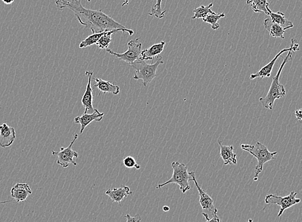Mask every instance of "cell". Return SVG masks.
Wrapping results in <instances>:
<instances>
[{
  "label": "cell",
  "mask_w": 302,
  "mask_h": 222,
  "mask_svg": "<svg viewBox=\"0 0 302 222\" xmlns=\"http://www.w3.org/2000/svg\"><path fill=\"white\" fill-rule=\"evenodd\" d=\"M56 7L60 11L68 9L73 12L78 21L86 28L91 30L92 34L111 31L116 29L123 30L129 35L134 34V30L125 28L116 21L111 16L104 13L101 9L91 10L82 6L81 0H56Z\"/></svg>",
  "instance_id": "obj_1"
},
{
  "label": "cell",
  "mask_w": 302,
  "mask_h": 222,
  "mask_svg": "<svg viewBox=\"0 0 302 222\" xmlns=\"http://www.w3.org/2000/svg\"><path fill=\"white\" fill-rule=\"evenodd\" d=\"M291 43L293 44V48L288 52V54L280 66L277 74L273 78L270 88H269L266 96L265 97H262L259 99L260 102L262 105L263 108L267 109V110H273L275 101L284 97L285 94H286V91H285L284 86L281 84L279 78L285 64L292 60V52L299 51V44L297 43L295 38L291 39Z\"/></svg>",
  "instance_id": "obj_2"
},
{
  "label": "cell",
  "mask_w": 302,
  "mask_h": 222,
  "mask_svg": "<svg viewBox=\"0 0 302 222\" xmlns=\"http://www.w3.org/2000/svg\"><path fill=\"white\" fill-rule=\"evenodd\" d=\"M241 148L252 155L257 159L258 163L255 167L254 181H257L260 173L263 171V165L269 161L275 159L277 152H271L265 145L261 143H256L254 145L242 144Z\"/></svg>",
  "instance_id": "obj_3"
},
{
  "label": "cell",
  "mask_w": 302,
  "mask_h": 222,
  "mask_svg": "<svg viewBox=\"0 0 302 222\" xmlns=\"http://www.w3.org/2000/svg\"><path fill=\"white\" fill-rule=\"evenodd\" d=\"M164 64L162 57L159 56L158 60L154 64H148L144 60H138L134 63L131 64L130 66L134 70V80H142V85L147 86L155 78L157 77V70L161 64Z\"/></svg>",
  "instance_id": "obj_4"
},
{
  "label": "cell",
  "mask_w": 302,
  "mask_h": 222,
  "mask_svg": "<svg viewBox=\"0 0 302 222\" xmlns=\"http://www.w3.org/2000/svg\"><path fill=\"white\" fill-rule=\"evenodd\" d=\"M171 166L174 169L172 177L164 183L159 185L156 189L162 188L164 185L169 184H176L179 185V189L182 193H186L187 191L190 190V181L191 177L188 172V166L184 163H181L179 161L173 162Z\"/></svg>",
  "instance_id": "obj_5"
},
{
  "label": "cell",
  "mask_w": 302,
  "mask_h": 222,
  "mask_svg": "<svg viewBox=\"0 0 302 222\" xmlns=\"http://www.w3.org/2000/svg\"><path fill=\"white\" fill-rule=\"evenodd\" d=\"M191 177V181L194 182L195 186H196L197 190L199 191V204H200L201 207L203 210L202 215L204 216L206 220L210 219L215 216L218 215V210L215 207L214 201L212 198L210 197L204 190H203L200 185H199L198 182L197 181L196 177H195V173L194 171L189 172Z\"/></svg>",
  "instance_id": "obj_6"
},
{
  "label": "cell",
  "mask_w": 302,
  "mask_h": 222,
  "mask_svg": "<svg viewBox=\"0 0 302 222\" xmlns=\"http://www.w3.org/2000/svg\"><path fill=\"white\" fill-rule=\"evenodd\" d=\"M140 38L131 40L128 42V50L122 54L117 53L113 50L106 49V52L111 55L116 56L120 60L126 62L129 64L134 63L137 60H140L141 53L142 43L140 42Z\"/></svg>",
  "instance_id": "obj_7"
},
{
  "label": "cell",
  "mask_w": 302,
  "mask_h": 222,
  "mask_svg": "<svg viewBox=\"0 0 302 222\" xmlns=\"http://www.w3.org/2000/svg\"><path fill=\"white\" fill-rule=\"evenodd\" d=\"M297 193L292 191L289 195L281 197L274 194H269L265 198V203L267 204H275L281 207L278 217H281L285 210L301 203V199H297Z\"/></svg>",
  "instance_id": "obj_8"
},
{
  "label": "cell",
  "mask_w": 302,
  "mask_h": 222,
  "mask_svg": "<svg viewBox=\"0 0 302 222\" xmlns=\"http://www.w3.org/2000/svg\"><path fill=\"white\" fill-rule=\"evenodd\" d=\"M78 136H79L78 134H74L71 143L66 148L61 147L59 152H55L54 150L52 152V155H56L58 157L57 164L64 168L67 167L70 165H73L74 166L77 165V163L74 160V158H78L79 154L76 151L72 150V148L76 139L78 138Z\"/></svg>",
  "instance_id": "obj_9"
},
{
  "label": "cell",
  "mask_w": 302,
  "mask_h": 222,
  "mask_svg": "<svg viewBox=\"0 0 302 222\" xmlns=\"http://www.w3.org/2000/svg\"><path fill=\"white\" fill-rule=\"evenodd\" d=\"M94 72L92 71H86V76L88 77V84L86 86L85 92L83 94L81 99L82 106L85 108L84 113H87L88 111H95L96 110L93 108V89L92 88V76Z\"/></svg>",
  "instance_id": "obj_10"
},
{
  "label": "cell",
  "mask_w": 302,
  "mask_h": 222,
  "mask_svg": "<svg viewBox=\"0 0 302 222\" xmlns=\"http://www.w3.org/2000/svg\"><path fill=\"white\" fill-rule=\"evenodd\" d=\"M104 112L101 113L96 110L92 114H87L84 113L81 116L76 117L74 118V123L81 125L80 134H82L84 132V129L88 125L91 124L92 122H101L103 118Z\"/></svg>",
  "instance_id": "obj_11"
},
{
  "label": "cell",
  "mask_w": 302,
  "mask_h": 222,
  "mask_svg": "<svg viewBox=\"0 0 302 222\" xmlns=\"http://www.w3.org/2000/svg\"><path fill=\"white\" fill-rule=\"evenodd\" d=\"M293 48V44L291 43V46L289 48H284V49L282 50L277 55H276L275 57L271 60V61L269 62L268 64H266L263 68H262L259 72L256 73V74H251L250 79L254 80L257 78H261V79L266 77H270L271 75L272 71H273L274 66H275V62L277 61L278 58L281 55H282L285 52H289L291 48Z\"/></svg>",
  "instance_id": "obj_12"
},
{
  "label": "cell",
  "mask_w": 302,
  "mask_h": 222,
  "mask_svg": "<svg viewBox=\"0 0 302 222\" xmlns=\"http://www.w3.org/2000/svg\"><path fill=\"white\" fill-rule=\"evenodd\" d=\"M16 139V132L14 127L7 124L0 125V147L7 148L11 146Z\"/></svg>",
  "instance_id": "obj_13"
},
{
  "label": "cell",
  "mask_w": 302,
  "mask_h": 222,
  "mask_svg": "<svg viewBox=\"0 0 302 222\" xmlns=\"http://www.w3.org/2000/svg\"><path fill=\"white\" fill-rule=\"evenodd\" d=\"M32 193L31 187L28 184L17 183L11 189V195L18 203L26 201L28 197Z\"/></svg>",
  "instance_id": "obj_14"
},
{
  "label": "cell",
  "mask_w": 302,
  "mask_h": 222,
  "mask_svg": "<svg viewBox=\"0 0 302 222\" xmlns=\"http://www.w3.org/2000/svg\"><path fill=\"white\" fill-rule=\"evenodd\" d=\"M218 143L221 148L220 155L223 161V165H237V154L234 152V147L233 145H223L222 141L219 140Z\"/></svg>",
  "instance_id": "obj_15"
},
{
  "label": "cell",
  "mask_w": 302,
  "mask_h": 222,
  "mask_svg": "<svg viewBox=\"0 0 302 222\" xmlns=\"http://www.w3.org/2000/svg\"><path fill=\"white\" fill-rule=\"evenodd\" d=\"M104 194L108 195L110 199L112 200V203H116L120 204L122 201L127 198L129 195L132 194L130 191V187L123 185V186L119 187V188H114L108 189L104 193Z\"/></svg>",
  "instance_id": "obj_16"
},
{
  "label": "cell",
  "mask_w": 302,
  "mask_h": 222,
  "mask_svg": "<svg viewBox=\"0 0 302 222\" xmlns=\"http://www.w3.org/2000/svg\"><path fill=\"white\" fill-rule=\"evenodd\" d=\"M165 41H161L159 43L155 44L154 45L150 46V48H147L141 51V53L140 59L141 60H152L154 57L160 55L164 50Z\"/></svg>",
  "instance_id": "obj_17"
},
{
  "label": "cell",
  "mask_w": 302,
  "mask_h": 222,
  "mask_svg": "<svg viewBox=\"0 0 302 222\" xmlns=\"http://www.w3.org/2000/svg\"><path fill=\"white\" fill-rule=\"evenodd\" d=\"M263 25H264L265 29L269 32L271 37L284 39L285 37L283 35H284L285 30L272 21L271 18L265 19L263 21Z\"/></svg>",
  "instance_id": "obj_18"
},
{
  "label": "cell",
  "mask_w": 302,
  "mask_h": 222,
  "mask_svg": "<svg viewBox=\"0 0 302 222\" xmlns=\"http://www.w3.org/2000/svg\"><path fill=\"white\" fill-rule=\"evenodd\" d=\"M94 80L96 82L95 87L98 88L100 92H108V93H112L114 95H118L120 93V86L112 84L109 81L102 80L101 78H95Z\"/></svg>",
  "instance_id": "obj_19"
},
{
  "label": "cell",
  "mask_w": 302,
  "mask_h": 222,
  "mask_svg": "<svg viewBox=\"0 0 302 222\" xmlns=\"http://www.w3.org/2000/svg\"><path fill=\"white\" fill-rule=\"evenodd\" d=\"M267 12H268L269 15L271 17V19L275 23L281 26V27L284 28L285 30L290 29V28H293L294 25L291 21H289L285 17L284 13H282V12H277V13H273L269 7L267 8Z\"/></svg>",
  "instance_id": "obj_20"
},
{
  "label": "cell",
  "mask_w": 302,
  "mask_h": 222,
  "mask_svg": "<svg viewBox=\"0 0 302 222\" xmlns=\"http://www.w3.org/2000/svg\"><path fill=\"white\" fill-rule=\"evenodd\" d=\"M246 3L251 6L255 13H263L269 15L267 8L269 7L270 3L267 0H247Z\"/></svg>",
  "instance_id": "obj_21"
},
{
  "label": "cell",
  "mask_w": 302,
  "mask_h": 222,
  "mask_svg": "<svg viewBox=\"0 0 302 222\" xmlns=\"http://www.w3.org/2000/svg\"><path fill=\"white\" fill-rule=\"evenodd\" d=\"M120 31H121L124 33V30L121 29H116L106 32V34L102 36V37L99 39V41L96 42V45L98 46L100 49H107L110 44L111 43L112 41V34L117 33V32Z\"/></svg>",
  "instance_id": "obj_22"
},
{
  "label": "cell",
  "mask_w": 302,
  "mask_h": 222,
  "mask_svg": "<svg viewBox=\"0 0 302 222\" xmlns=\"http://www.w3.org/2000/svg\"><path fill=\"white\" fill-rule=\"evenodd\" d=\"M213 6V3H211L207 6L201 5L200 7L193 10L194 16H193L191 19H199V18L204 19V18H206L209 14L215 13L214 12H213L212 10H211V8H212Z\"/></svg>",
  "instance_id": "obj_23"
},
{
  "label": "cell",
  "mask_w": 302,
  "mask_h": 222,
  "mask_svg": "<svg viewBox=\"0 0 302 222\" xmlns=\"http://www.w3.org/2000/svg\"><path fill=\"white\" fill-rule=\"evenodd\" d=\"M225 17L224 13L221 14H209L206 18L202 19V21L205 23L210 24L213 30H218L220 28V25L218 23L219 20L221 18Z\"/></svg>",
  "instance_id": "obj_24"
},
{
  "label": "cell",
  "mask_w": 302,
  "mask_h": 222,
  "mask_svg": "<svg viewBox=\"0 0 302 222\" xmlns=\"http://www.w3.org/2000/svg\"><path fill=\"white\" fill-rule=\"evenodd\" d=\"M162 1V0H157L156 3L153 6L150 13L148 14L149 15L154 16L158 19H162L164 17L166 11H162V7H161Z\"/></svg>",
  "instance_id": "obj_25"
},
{
  "label": "cell",
  "mask_w": 302,
  "mask_h": 222,
  "mask_svg": "<svg viewBox=\"0 0 302 222\" xmlns=\"http://www.w3.org/2000/svg\"><path fill=\"white\" fill-rule=\"evenodd\" d=\"M123 165L128 168L136 167V169H140V165L137 164L136 161L133 157L128 156L123 159Z\"/></svg>",
  "instance_id": "obj_26"
},
{
  "label": "cell",
  "mask_w": 302,
  "mask_h": 222,
  "mask_svg": "<svg viewBox=\"0 0 302 222\" xmlns=\"http://www.w3.org/2000/svg\"><path fill=\"white\" fill-rule=\"evenodd\" d=\"M126 222H141V217L139 214H137L134 217H131L130 215L127 214L125 215Z\"/></svg>",
  "instance_id": "obj_27"
},
{
  "label": "cell",
  "mask_w": 302,
  "mask_h": 222,
  "mask_svg": "<svg viewBox=\"0 0 302 222\" xmlns=\"http://www.w3.org/2000/svg\"><path fill=\"white\" fill-rule=\"evenodd\" d=\"M296 118H297V120L299 121V122H302V109H299L295 111V112Z\"/></svg>",
  "instance_id": "obj_28"
},
{
  "label": "cell",
  "mask_w": 302,
  "mask_h": 222,
  "mask_svg": "<svg viewBox=\"0 0 302 222\" xmlns=\"http://www.w3.org/2000/svg\"><path fill=\"white\" fill-rule=\"evenodd\" d=\"M206 222H221L220 218L219 217L218 215L215 216V217H213L211 218L210 219L206 220Z\"/></svg>",
  "instance_id": "obj_29"
},
{
  "label": "cell",
  "mask_w": 302,
  "mask_h": 222,
  "mask_svg": "<svg viewBox=\"0 0 302 222\" xmlns=\"http://www.w3.org/2000/svg\"><path fill=\"white\" fill-rule=\"evenodd\" d=\"M2 1L6 5H11L15 1V0H2Z\"/></svg>",
  "instance_id": "obj_30"
},
{
  "label": "cell",
  "mask_w": 302,
  "mask_h": 222,
  "mask_svg": "<svg viewBox=\"0 0 302 222\" xmlns=\"http://www.w3.org/2000/svg\"><path fill=\"white\" fill-rule=\"evenodd\" d=\"M162 209L163 211L165 212L169 211H170V207L167 206V205H164V206L162 207Z\"/></svg>",
  "instance_id": "obj_31"
},
{
  "label": "cell",
  "mask_w": 302,
  "mask_h": 222,
  "mask_svg": "<svg viewBox=\"0 0 302 222\" xmlns=\"http://www.w3.org/2000/svg\"><path fill=\"white\" fill-rule=\"evenodd\" d=\"M13 201H3V202H1V203H0V204H6L7 203H10V202H12Z\"/></svg>",
  "instance_id": "obj_32"
},
{
  "label": "cell",
  "mask_w": 302,
  "mask_h": 222,
  "mask_svg": "<svg viewBox=\"0 0 302 222\" xmlns=\"http://www.w3.org/2000/svg\"><path fill=\"white\" fill-rule=\"evenodd\" d=\"M247 222H253V220L252 219H249L248 221H247Z\"/></svg>",
  "instance_id": "obj_33"
},
{
  "label": "cell",
  "mask_w": 302,
  "mask_h": 222,
  "mask_svg": "<svg viewBox=\"0 0 302 222\" xmlns=\"http://www.w3.org/2000/svg\"></svg>",
  "instance_id": "obj_34"
}]
</instances>
